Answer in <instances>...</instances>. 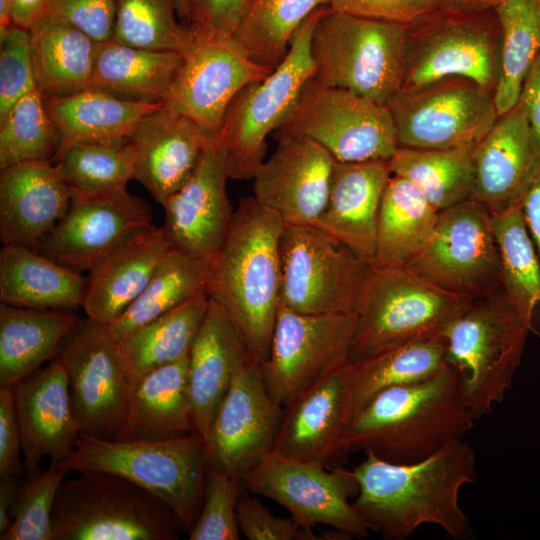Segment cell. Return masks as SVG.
Returning a JSON list of instances; mask_svg holds the SVG:
<instances>
[{"label": "cell", "mask_w": 540, "mask_h": 540, "mask_svg": "<svg viewBox=\"0 0 540 540\" xmlns=\"http://www.w3.org/2000/svg\"><path fill=\"white\" fill-rule=\"evenodd\" d=\"M277 141L275 151L254 173V198L285 225L316 226L327 204L336 160L306 137Z\"/></svg>", "instance_id": "cell-22"}, {"label": "cell", "mask_w": 540, "mask_h": 540, "mask_svg": "<svg viewBox=\"0 0 540 540\" xmlns=\"http://www.w3.org/2000/svg\"><path fill=\"white\" fill-rule=\"evenodd\" d=\"M500 56L501 27L495 8L448 3L406 25L400 91L462 76L494 95Z\"/></svg>", "instance_id": "cell-8"}, {"label": "cell", "mask_w": 540, "mask_h": 540, "mask_svg": "<svg viewBox=\"0 0 540 540\" xmlns=\"http://www.w3.org/2000/svg\"><path fill=\"white\" fill-rule=\"evenodd\" d=\"M87 277L37 251L3 245L0 251L1 303L33 308L72 310L82 306Z\"/></svg>", "instance_id": "cell-34"}, {"label": "cell", "mask_w": 540, "mask_h": 540, "mask_svg": "<svg viewBox=\"0 0 540 540\" xmlns=\"http://www.w3.org/2000/svg\"><path fill=\"white\" fill-rule=\"evenodd\" d=\"M242 485L279 503L303 527L326 525L352 538L370 533L350 502L358 493V483L352 471L342 466L327 468L273 451L243 478Z\"/></svg>", "instance_id": "cell-18"}, {"label": "cell", "mask_w": 540, "mask_h": 540, "mask_svg": "<svg viewBox=\"0 0 540 540\" xmlns=\"http://www.w3.org/2000/svg\"><path fill=\"white\" fill-rule=\"evenodd\" d=\"M471 300L431 284L406 267L372 265L356 312L350 362L414 341L442 338Z\"/></svg>", "instance_id": "cell-9"}, {"label": "cell", "mask_w": 540, "mask_h": 540, "mask_svg": "<svg viewBox=\"0 0 540 540\" xmlns=\"http://www.w3.org/2000/svg\"><path fill=\"white\" fill-rule=\"evenodd\" d=\"M44 13L64 20L96 43L112 40L116 0H48Z\"/></svg>", "instance_id": "cell-52"}, {"label": "cell", "mask_w": 540, "mask_h": 540, "mask_svg": "<svg viewBox=\"0 0 540 540\" xmlns=\"http://www.w3.org/2000/svg\"><path fill=\"white\" fill-rule=\"evenodd\" d=\"M13 25L12 1L0 0V41L6 37Z\"/></svg>", "instance_id": "cell-60"}, {"label": "cell", "mask_w": 540, "mask_h": 540, "mask_svg": "<svg viewBox=\"0 0 540 540\" xmlns=\"http://www.w3.org/2000/svg\"><path fill=\"white\" fill-rule=\"evenodd\" d=\"M476 420L450 364L417 383L387 388L349 420L343 446L392 463H414L464 439Z\"/></svg>", "instance_id": "cell-2"}, {"label": "cell", "mask_w": 540, "mask_h": 540, "mask_svg": "<svg viewBox=\"0 0 540 540\" xmlns=\"http://www.w3.org/2000/svg\"><path fill=\"white\" fill-rule=\"evenodd\" d=\"M391 175L387 160L336 161L327 204L315 227L373 265L379 209Z\"/></svg>", "instance_id": "cell-28"}, {"label": "cell", "mask_w": 540, "mask_h": 540, "mask_svg": "<svg viewBox=\"0 0 540 540\" xmlns=\"http://www.w3.org/2000/svg\"><path fill=\"white\" fill-rule=\"evenodd\" d=\"M171 248L162 228L137 234L94 265L82 307L87 318L108 326L144 291Z\"/></svg>", "instance_id": "cell-30"}, {"label": "cell", "mask_w": 540, "mask_h": 540, "mask_svg": "<svg viewBox=\"0 0 540 540\" xmlns=\"http://www.w3.org/2000/svg\"><path fill=\"white\" fill-rule=\"evenodd\" d=\"M190 0H175V6L179 18L186 20Z\"/></svg>", "instance_id": "cell-62"}, {"label": "cell", "mask_w": 540, "mask_h": 540, "mask_svg": "<svg viewBox=\"0 0 540 540\" xmlns=\"http://www.w3.org/2000/svg\"><path fill=\"white\" fill-rule=\"evenodd\" d=\"M406 25L360 17L326 5L311 37L316 83L386 106L402 86Z\"/></svg>", "instance_id": "cell-7"}, {"label": "cell", "mask_w": 540, "mask_h": 540, "mask_svg": "<svg viewBox=\"0 0 540 540\" xmlns=\"http://www.w3.org/2000/svg\"><path fill=\"white\" fill-rule=\"evenodd\" d=\"M500 258V284L509 299L533 316L540 304V262L522 206L492 214Z\"/></svg>", "instance_id": "cell-45"}, {"label": "cell", "mask_w": 540, "mask_h": 540, "mask_svg": "<svg viewBox=\"0 0 540 540\" xmlns=\"http://www.w3.org/2000/svg\"><path fill=\"white\" fill-rule=\"evenodd\" d=\"M250 0H190L188 27L233 35Z\"/></svg>", "instance_id": "cell-54"}, {"label": "cell", "mask_w": 540, "mask_h": 540, "mask_svg": "<svg viewBox=\"0 0 540 540\" xmlns=\"http://www.w3.org/2000/svg\"><path fill=\"white\" fill-rule=\"evenodd\" d=\"M28 29L13 25L0 41V119L24 95L36 89Z\"/></svg>", "instance_id": "cell-50"}, {"label": "cell", "mask_w": 540, "mask_h": 540, "mask_svg": "<svg viewBox=\"0 0 540 540\" xmlns=\"http://www.w3.org/2000/svg\"><path fill=\"white\" fill-rule=\"evenodd\" d=\"M209 297L197 295L118 341L133 378L188 356Z\"/></svg>", "instance_id": "cell-40"}, {"label": "cell", "mask_w": 540, "mask_h": 540, "mask_svg": "<svg viewBox=\"0 0 540 540\" xmlns=\"http://www.w3.org/2000/svg\"><path fill=\"white\" fill-rule=\"evenodd\" d=\"M283 407L270 396L249 355L237 369L205 439L207 469L243 480L274 451Z\"/></svg>", "instance_id": "cell-19"}, {"label": "cell", "mask_w": 540, "mask_h": 540, "mask_svg": "<svg viewBox=\"0 0 540 540\" xmlns=\"http://www.w3.org/2000/svg\"><path fill=\"white\" fill-rule=\"evenodd\" d=\"M495 10L501 27V56L493 99L502 116L516 106L540 53V0H506Z\"/></svg>", "instance_id": "cell-41"}, {"label": "cell", "mask_w": 540, "mask_h": 540, "mask_svg": "<svg viewBox=\"0 0 540 540\" xmlns=\"http://www.w3.org/2000/svg\"><path fill=\"white\" fill-rule=\"evenodd\" d=\"M450 3L469 8H495L506 0H448Z\"/></svg>", "instance_id": "cell-61"}, {"label": "cell", "mask_w": 540, "mask_h": 540, "mask_svg": "<svg viewBox=\"0 0 540 540\" xmlns=\"http://www.w3.org/2000/svg\"><path fill=\"white\" fill-rule=\"evenodd\" d=\"M285 223L253 197L241 198L211 260L207 295L228 313L248 353L268 358L280 300V240Z\"/></svg>", "instance_id": "cell-3"}, {"label": "cell", "mask_w": 540, "mask_h": 540, "mask_svg": "<svg viewBox=\"0 0 540 540\" xmlns=\"http://www.w3.org/2000/svg\"><path fill=\"white\" fill-rule=\"evenodd\" d=\"M249 356L245 342L224 308L209 298L188 354V384L194 433L206 439L235 373Z\"/></svg>", "instance_id": "cell-29"}, {"label": "cell", "mask_w": 540, "mask_h": 540, "mask_svg": "<svg viewBox=\"0 0 540 540\" xmlns=\"http://www.w3.org/2000/svg\"><path fill=\"white\" fill-rule=\"evenodd\" d=\"M70 310L0 304V387L12 388L48 360L78 324Z\"/></svg>", "instance_id": "cell-33"}, {"label": "cell", "mask_w": 540, "mask_h": 540, "mask_svg": "<svg viewBox=\"0 0 540 540\" xmlns=\"http://www.w3.org/2000/svg\"><path fill=\"white\" fill-rule=\"evenodd\" d=\"M443 338L419 340L347 364L350 419L379 392L427 380L448 365Z\"/></svg>", "instance_id": "cell-38"}, {"label": "cell", "mask_w": 540, "mask_h": 540, "mask_svg": "<svg viewBox=\"0 0 540 540\" xmlns=\"http://www.w3.org/2000/svg\"><path fill=\"white\" fill-rule=\"evenodd\" d=\"M56 358L67 373L80 436L113 439L125 422L135 382L119 343L107 326L86 318L64 339Z\"/></svg>", "instance_id": "cell-14"}, {"label": "cell", "mask_w": 540, "mask_h": 540, "mask_svg": "<svg viewBox=\"0 0 540 540\" xmlns=\"http://www.w3.org/2000/svg\"><path fill=\"white\" fill-rule=\"evenodd\" d=\"M473 150L399 147L389 160L390 170L416 185L440 212L471 198Z\"/></svg>", "instance_id": "cell-42"}, {"label": "cell", "mask_w": 540, "mask_h": 540, "mask_svg": "<svg viewBox=\"0 0 540 540\" xmlns=\"http://www.w3.org/2000/svg\"><path fill=\"white\" fill-rule=\"evenodd\" d=\"M54 160L72 191L93 194L125 189L135 179L133 141L60 145Z\"/></svg>", "instance_id": "cell-44"}, {"label": "cell", "mask_w": 540, "mask_h": 540, "mask_svg": "<svg viewBox=\"0 0 540 540\" xmlns=\"http://www.w3.org/2000/svg\"><path fill=\"white\" fill-rule=\"evenodd\" d=\"M325 6L297 29L283 61L265 79L242 88L229 104L217 138L227 152L230 178H253L265 160L267 136L288 117L313 76L311 37Z\"/></svg>", "instance_id": "cell-10"}, {"label": "cell", "mask_w": 540, "mask_h": 540, "mask_svg": "<svg viewBox=\"0 0 540 540\" xmlns=\"http://www.w3.org/2000/svg\"><path fill=\"white\" fill-rule=\"evenodd\" d=\"M347 364L283 408L275 452L327 468L347 461L349 453L343 446L350 420Z\"/></svg>", "instance_id": "cell-25"}, {"label": "cell", "mask_w": 540, "mask_h": 540, "mask_svg": "<svg viewBox=\"0 0 540 540\" xmlns=\"http://www.w3.org/2000/svg\"><path fill=\"white\" fill-rule=\"evenodd\" d=\"M228 157L212 138L187 181L161 205L162 227L172 248L199 258H213L229 231L234 212L226 191Z\"/></svg>", "instance_id": "cell-21"}, {"label": "cell", "mask_w": 540, "mask_h": 540, "mask_svg": "<svg viewBox=\"0 0 540 540\" xmlns=\"http://www.w3.org/2000/svg\"><path fill=\"white\" fill-rule=\"evenodd\" d=\"M533 316L513 303L501 284L474 298L442 333L448 363L459 373L475 419L504 401L521 362Z\"/></svg>", "instance_id": "cell-4"}, {"label": "cell", "mask_w": 540, "mask_h": 540, "mask_svg": "<svg viewBox=\"0 0 540 540\" xmlns=\"http://www.w3.org/2000/svg\"><path fill=\"white\" fill-rule=\"evenodd\" d=\"M68 472L57 463L22 481L11 510L12 526L1 540H52V512Z\"/></svg>", "instance_id": "cell-48"}, {"label": "cell", "mask_w": 540, "mask_h": 540, "mask_svg": "<svg viewBox=\"0 0 540 540\" xmlns=\"http://www.w3.org/2000/svg\"><path fill=\"white\" fill-rule=\"evenodd\" d=\"M22 438L25 477L40 471L48 457L51 463L68 458L80 431L75 421L66 370L57 358L12 387Z\"/></svg>", "instance_id": "cell-24"}, {"label": "cell", "mask_w": 540, "mask_h": 540, "mask_svg": "<svg viewBox=\"0 0 540 540\" xmlns=\"http://www.w3.org/2000/svg\"><path fill=\"white\" fill-rule=\"evenodd\" d=\"M212 138L192 119L163 105L143 117L130 135L137 153L135 179L162 204L187 181Z\"/></svg>", "instance_id": "cell-27"}, {"label": "cell", "mask_w": 540, "mask_h": 540, "mask_svg": "<svg viewBox=\"0 0 540 540\" xmlns=\"http://www.w3.org/2000/svg\"><path fill=\"white\" fill-rule=\"evenodd\" d=\"M329 0H250L233 36L258 63L274 70L302 23Z\"/></svg>", "instance_id": "cell-43"}, {"label": "cell", "mask_w": 540, "mask_h": 540, "mask_svg": "<svg viewBox=\"0 0 540 540\" xmlns=\"http://www.w3.org/2000/svg\"><path fill=\"white\" fill-rule=\"evenodd\" d=\"M194 433L188 356L146 372L133 385L121 441H162Z\"/></svg>", "instance_id": "cell-31"}, {"label": "cell", "mask_w": 540, "mask_h": 540, "mask_svg": "<svg viewBox=\"0 0 540 540\" xmlns=\"http://www.w3.org/2000/svg\"><path fill=\"white\" fill-rule=\"evenodd\" d=\"M62 482L52 540H176L183 528L161 499L118 475L83 471Z\"/></svg>", "instance_id": "cell-6"}, {"label": "cell", "mask_w": 540, "mask_h": 540, "mask_svg": "<svg viewBox=\"0 0 540 540\" xmlns=\"http://www.w3.org/2000/svg\"><path fill=\"white\" fill-rule=\"evenodd\" d=\"M73 191L50 160L21 162L1 170L0 239L31 249L67 212Z\"/></svg>", "instance_id": "cell-26"}, {"label": "cell", "mask_w": 540, "mask_h": 540, "mask_svg": "<svg viewBox=\"0 0 540 540\" xmlns=\"http://www.w3.org/2000/svg\"><path fill=\"white\" fill-rule=\"evenodd\" d=\"M517 104L540 141V53L525 78Z\"/></svg>", "instance_id": "cell-56"}, {"label": "cell", "mask_w": 540, "mask_h": 540, "mask_svg": "<svg viewBox=\"0 0 540 540\" xmlns=\"http://www.w3.org/2000/svg\"><path fill=\"white\" fill-rule=\"evenodd\" d=\"M15 25L25 29L38 20L45 12L48 0H11Z\"/></svg>", "instance_id": "cell-59"}, {"label": "cell", "mask_w": 540, "mask_h": 540, "mask_svg": "<svg viewBox=\"0 0 540 540\" xmlns=\"http://www.w3.org/2000/svg\"><path fill=\"white\" fill-rule=\"evenodd\" d=\"M472 200L491 214L522 206L540 177V141L516 106L499 116L473 150Z\"/></svg>", "instance_id": "cell-23"}, {"label": "cell", "mask_w": 540, "mask_h": 540, "mask_svg": "<svg viewBox=\"0 0 540 540\" xmlns=\"http://www.w3.org/2000/svg\"><path fill=\"white\" fill-rule=\"evenodd\" d=\"M22 438L12 388L0 387V477L25 475Z\"/></svg>", "instance_id": "cell-55"}, {"label": "cell", "mask_w": 540, "mask_h": 540, "mask_svg": "<svg viewBox=\"0 0 540 540\" xmlns=\"http://www.w3.org/2000/svg\"><path fill=\"white\" fill-rule=\"evenodd\" d=\"M237 520L240 532L249 540H328L326 532L318 534L291 517L272 514L244 487L237 503Z\"/></svg>", "instance_id": "cell-51"}, {"label": "cell", "mask_w": 540, "mask_h": 540, "mask_svg": "<svg viewBox=\"0 0 540 540\" xmlns=\"http://www.w3.org/2000/svg\"><path fill=\"white\" fill-rule=\"evenodd\" d=\"M36 90L43 98L65 97L89 89L97 43L50 13L28 29Z\"/></svg>", "instance_id": "cell-32"}, {"label": "cell", "mask_w": 540, "mask_h": 540, "mask_svg": "<svg viewBox=\"0 0 540 540\" xmlns=\"http://www.w3.org/2000/svg\"><path fill=\"white\" fill-rule=\"evenodd\" d=\"M448 3V0H329V7L360 17L408 25Z\"/></svg>", "instance_id": "cell-53"}, {"label": "cell", "mask_w": 540, "mask_h": 540, "mask_svg": "<svg viewBox=\"0 0 540 540\" xmlns=\"http://www.w3.org/2000/svg\"><path fill=\"white\" fill-rule=\"evenodd\" d=\"M22 480L18 477H0V535L13 523L11 510L17 499Z\"/></svg>", "instance_id": "cell-58"}, {"label": "cell", "mask_w": 540, "mask_h": 540, "mask_svg": "<svg viewBox=\"0 0 540 540\" xmlns=\"http://www.w3.org/2000/svg\"><path fill=\"white\" fill-rule=\"evenodd\" d=\"M183 55L119 44L97 43L89 89L139 103H164Z\"/></svg>", "instance_id": "cell-35"}, {"label": "cell", "mask_w": 540, "mask_h": 540, "mask_svg": "<svg viewBox=\"0 0 540 540\" xmlns=\"http://www.w3.org/2000/svg\"><path fill=\"white\" fill-rule=\"evenodd\" d=\"M280 304L304 314H356L372 264L315 226L285 225Z\"/></svg>", "instance_id": "cell-11"}, {"label": "cell", "mask_w": 540, "mask_h": 540, "mask_svg": "<svg viewBox=\"0 0 540 540\" xmlns=\"http://www.w3.org/2000/svg\"><path fill=\"white\" fill-rule=\"evenodd\" d=\"M43 99L60 145L129 139L143 117L164 105L127 101L93 89Z\"/></svg>", "instance_id": "cell-36"}, {"label": "cell", "mask_w": 540, "mask_h": 540, "mask_svg": "<svg viewBox=\"0 0 540 540\" xmlns=\"http://www.w3.org/2000/svg\"><path fill=\"white\" fill-rule=\"evenodd\" d=\"M149 204L126 188L74 192L70 206L35 251L73 270H90L137 234L152 227Z\"/></svg>", "instance_id": "cell-20"}, {"label": "cell", "mask_w": 540, "mask_h": 540, "mask_svg": "<svg viewBox=\"0 0 540 540\" xmlns=\"http://www.w3.org/2000/svg\"><path fill=\"white\" fill-rule=\"evenodd\" d=\"M431 284L471 299L500 285L492 214L468 199L439 212L424 247L405 266Z\"/></svg>", "instance_id": "cell-16"}, {"label": "cell", "mask_w": 540, "mask_h": 540, "mask_svg": "<svg viewBox=\"0 0 540 540\" xmlns=\"http://www.w3.org/2000/svg\"><path fill=\"white\" fill-rule=\"evenodd\" d=\"M438 215L416 185L392 174L380 204L373 265L405 267L428 241Z\"/></svg>", "instance_id": "cell-37"}, {"label": "cell", "mask_w": 540, "mask_h": 540, "mask_svg": "<svg viewBox=\"0 0 540 540\" xmlns=\"http://www.w3.org/2000/svg\"><path fill=\"white\" fill-rule=\"evenodd\" d=\"M57 465L68 473L100 471L135 483L165 502L188 532L202 506L205 440L195 433L162 441L80 436L71 455Z\"/></svg>", "instance_id": "cell-5"}, {"label": "cell", "mask_w": 540, "mask_h": 540, "mask_svg": "<svg viewBox=\"0 0 540 540\" xmlns=\"http://www.w3.org/2000/svg\"><path fill=\"white\" fill-rule=\"evenodd\" d=\"M356 314H304L279 304L267 360L265 386L283 408L350 362Z\"/></svg>", "instance_id": "cell-15"}, {"label": "cell", "mask_w": 540, "mask_h": 540, "mask_svg": "<svg viewBox=\"0 0 540 540\" xmlns=\"http://www.w3.org/2000/svg\"><path fill=\"white\" fill-rule=\"evenodd\" d=\"M60 142L35 89L21 97L0 119V169L27 161L54 159Z\"/></svg>", "instance_id": "cell-47"}, {"label": "cell", "mask_w": 540, "mask_h": 540, "mask_svg": "<svg viewBox=\"0 0 540 540\" xmlns=\"http://www.w3.org/2000/svg\"><path fill=\"white\" fill-rule=\"evenodd\" d=\"M522 209L540 262V177L526 195Z\"/></svg>", "instance_id": "cell-57"}, {"label": "cell", "mask_w": 540, "mask_h": 540, "mask_svg": "<svg viewBox=\"0 0 540 540\" xmlns=\"http://www.w3.org/2000/svg\"><path fill=\"white\" fill-rule=\"evenodd\" d=\"M190 30L191 41L182 52V64L163 104L217 138L226 110L238 92L273 70L256 62L233 35Z\"/></svg>", "instance_id": "cell-17"}, {"label": "cell", "mask_w": 540, "mask_h": 540, "mask_svg": "<svg viewBox=\"0 0 540 540\" xmlns=\"http://www.w3.org/2000/svg\"><path fill=\"white\" fill-rule=\"evenodd\" d=\"M175 0H116L112 41L133 47L182 53L191 30L181 25Z\"/></svg>", "instance_id": "cell-46"}, {"label": "cell", "mask_w": 540, "mask_h": 540, "mask_svg": "<svg viewBox=\"0 0 540 540\" xmlns=\"http://www.w3.org/2000/svg\"><path fill=\"white\" fill-rule=\"evenodd\" d=\"M493 93L472 79L449 76L387 103L399 147L474 149L497 118Z\"/></svg>", "instance_id": "cell-13"}, {"label": "cell", "mask_w": 540, "mask_h": 540, "mask_svg": "<svg viewBox=\"0 0 540 540\" xmlns=\"http://www.w3.org/2000/svg\"><path fill=\"white\" fill-rule=\"evenodd\" d=\"M242 490V480L207 469L202 506L188 538L239 540L237 503Z\"/></svg>", "instance_id": "cell-49"}, {"label": "cell", "mask_w": 540, "mask_h": 540, "mask_svg": "<svg viewBox=\"0 0 540 540\" xmlns=\"http://www.w3.org/2000/svg\"><path fill=\"white\" fill-rule=\"evenodd\" d=\"M274 138L302 136L338 162L389 161L399 148L388 108L349 90L322 86L311 78Z\"/></svg>", "instance_id": "cell-12"}, {"label": "cell", "mask_w": 540, "mask_h": 540, "mask_svg": "<svg viewBox=\"0 0 540 540\" xmlns=\"http://www.w3.org/2000/svg\"><path fill=\"white\" fill-rule=\"evenodd\" d=\"M351 471L358 483L353 506L370 531L384 539L410 537L435 525L453 538L471 536L460 490L476 481L474 450L464 439L423 460L399 464L370 452Z\"/></svg>", "instance_id": "cell-1"}, {"label": "cell", "mask_w": 540, "mask_h": 540, "mask_svg": "<svg viewBox=\"0 0 540 540\" xmlns=\"http://www.w3.org/2000/svg\"><path fill=\"white\" fill-rule=\"evenodd\" d=\"M212 258L170 248L140 296L107 329L117 342L193 297L206 293Z\"/></svg>", "instance_id": "cell-39"}]
</instances>
